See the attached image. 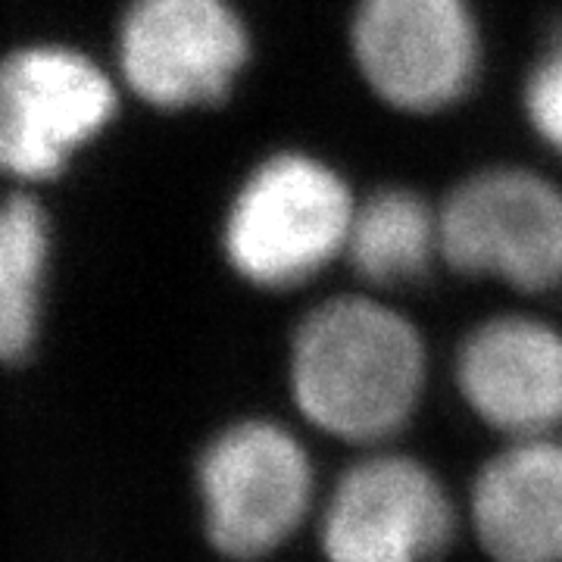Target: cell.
Instances as JSON below:
<instances>
[{"label": "cell", "instance_id": "277c9868", "mask_svg": "<svg viewBox=\"0 0 562 562\" xmlns=\"http://www.w3.org/2000/svg\"><path fill=\"white\" fill-rule=\"evenodd\" d=\"M201 525L228 562H262L297 538L316 506V465L284 422L247 416L203 443L194 465Z\"/></svg>", "mask_w": 562, "mask_h": 562}, {"label": "cell", "instance_id": "8fae6325", "mask_svg": "<svg viewBox=\"0 0 562 562\" xmlns=\"http://www.w3.org/2000/svg\"><path fill=\"white\" fill-rule=\"evenodd\" d=\"M57 260V225L35 191H0V369L38 353Z\"/></svg>", "mask_w": 562, "mask_h": 562}, {"label": "cell", "instance_id": "8992f818", "mask_svg": "<svg viewBox=\"0 0 562 562\" xmlns=\"http://www.w3.org/2000/svg\"><path fill=\"white\" fill-rule=\"evenodd\" d=\"M254 50V29L235 0H125L110 66L125 98L184 116L232 101Z\"/></svg>", "mask_w": 562, "mask_h": 562}, {"label": "cell", "instance_id": "9c48e42d", "mask_svg": "<svg viewBox=\"0 0 562 562\" xmlns=\"http://www.w3.org/2000/svg\"><path fill=\"white\" fill-rule=\"evenodd\" d=\"M453 382L465 409L506 441L562 435V328L519 310L475 322Z\"/></svg>", "mask_w": 562, "mask_h": 562}, {"label": "cell", "instance_id": "52a82bcc", "mask_svg": "<svg viewBox=\"0 0 562 562\" xmlns=\"http://www.w3.org/2000/svg\"><path fill=\"white\" fill-rule=\"evenodd\" d=\"M438 220L447 269L531 297L562 288V188L541 169L479 166L447 188Z\"/></svg>", "mask_w": 562, "mask_h": 562}, {"label": "cell", "instance_id": "4fadbf2b", "mask_svg": "<svg viewBox=\"0 0 562 562\" xmlns=\"http://www.w3.org/2000/svg\"><path fill=\"white\" fill-rule=\"evenodd\" d=\"M519 110L528 132L562 157V16L547 22L519 85Z\"/></svg>", "mask_w": 562, "mask_h": 562}, {"label": "cell", "instance_id": "30bf717a", "mask_svg": "<svg viewBox=\"0 0 562 562\" xmlns=\"http://www.w3.org/2000/svg\"><path fill=\"white\" fill-rule=\"evenodd\" d=\"M469 522L491 562H562V435L503 443L472 482Z\"/></svg>", "mask_w": 562, "mask_h": 562}, {"label": "cell", "instance_id": "ba28073f", "mask_svg": "<svg viewBox=\"0 0 562 562\" xmlns=\"http://www.w3.org/2000/svg\"><path fill=\"white\" fill-rule=\"evenodd\" d=\"M457 525V503L428 462L375 447L331 484L319 513V547L325 562H438Z\"/></svg>", "mask_w": 562, "mask_h": 562}, {"label": "cell", "instance_id": "3957f363", "mask_svg": "<svg viewBox=\"0 0 562 562\" xmlns=\"http://www.w3.org/2000/svg\"><path fill=\"white\" fill-rule=\"evenodd\" d=\"M110 63L72 41H22L0 54V181L35 191L60 181L122 113Z\"/></svg>", "mask_w": 562, "mask_h": 562}, {"label": "cell", "instance_id": "7a4b0ae2", "mask_svg": "<svg viewBox=\"0 0 562 562\" xmlns=\"http://www.w3.org/2000/svg\"><path fill=\"white\" fill-rule=\"evenodd\" d=\"M357 201L341 169L322 154L269 150L225 203L222 260L235 279L262 294L306 288L344 260Z\"/></svg>", "mask_w": 562, "mask_h": 562}, {"label": "cell", "instance_id": "7c38bea8", "mask_svg": "<svg viewBox=\"0 0 562 562\" xmlns=\"http://www.w3.org/2000/svg\"><path fill=\"white\" fill-rule=\"evenodd\" d=\"M347 266L372 291H401L431 276L441 260V220L409 184H384L357 201Z\"/></svg>", "mask_w": 562, "mask_h": 562}, {"label": "cell", "instance_id": "6da1fadb", "mask_svg": "<svg viewBox=\"0 0 562 562\" xmlns=\"http://www.w3.org/2000/svg\"><path fill=\"white\" fill-rule=\"evenodd\" d=\"M288 394L316 431L375 450L416 419L428 387V344L375 291L310 306L288 338Z\"/></svg>", "mask_w": 562, "mask_h": 562}, {"label": "cell", "instance_id": "5b68a950", "mask_svg": "<svg viewBox=\"0 0 562 562\" xmlns=\"http://www.w3.org/2000/svg\"><path fill=\"white\" fill-rule=\"evenodd\" d=\"M347 54L372 101L435 120L475 94L487 44L472 0H353Z\"/></svg>", "mask_w": 562, "mask_h": 562}]
</instances>
